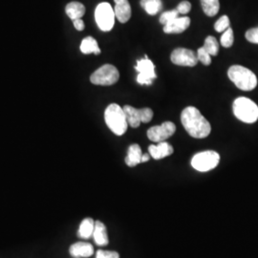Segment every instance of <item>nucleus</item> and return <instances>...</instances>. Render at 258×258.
<instances>
[{
    "label": "nucleus",
    "mask_w": 258,
    "mask_h": 258,
    "mask_svg": "<svg viewBox=\"0 0 258 258\" xmlns=\"http://www.w3.org/2000/svg\"><path fill=\"white\" fill-rule=\"evenodd\" d=\"M232 109L234 116L243 122L253 123L258 120L257 104L248 98H237L233 102Z\"/></svg>",
    "instance_id": "4"
},
{
    "label": "nucleus",
    "mask_w": 258,
    "mask_h": 258,
    "mask_svg": "<svg viewBox=\"0 0 258 258\" xmlns=\"http://www.w3.org/2000/svg\"><path fill=\"white\" fill-rule=\"evenodd\" d=\"M93 237L95 240V243L98 246L103 247L109 243L106 227L102 222L95 221V229L93 232Z\"/></svg>",
    "instance_id": "15"
},
{
    "label": "nucleus",
    "mask_w": 258,
    "mask_h": 258,
    "mask_svg": "<svg viewBox=\"0 0 258 258\" xmlns=\"http://www.w3.org/2000/svg\"><path fill=\"white\" fill-rule=\"evenodd\" d=\"M104 120L111 131L117 136L123 135L128 123L123 109L117 103H111L104 111Z\"/></svg>",
    "instance_id": "2"
},
{
    "label": "nucleus",
    "mask_w": 258,
    "mask_h": 258,
    "mask_svg": "<svg viewBox=\"0 0 258 258\" xmlns=\"http://www.w3.org/2000/svg\"><path fill=\"white\" fill-rule=\"evenodd\" d=\"M141 6L150 16H155L162 8V0H141Z\"/></svg>",
    "instance_id": "21"
},
{
    "label": "nucleus",
    "mask_w": 258,
    "mask_h": 258,
    "mask_svg": "<svg viewBox=\"0 0 258 258\" xmlns=\"http://www.w3.org/2000/svg\"><path fill=\"white\" fill-rule=\"evenodd\" d=\"M220 162V155L213 151L207 150L197 153L191 159V166L194 169L200 172H207L218 166Z\"/></svg>",
    "instance_id": "6"
},
{
    "label": "nucleus",
    "mask_w": 258,
    "mask_h": 258,
    "mask_svg": "<svg viewBox=\"0 0 258 258\" xmlns=\"http://www.w3.org/2000/svg\"><path fill=\"white\" fill-rule=\"evenodd\" d=\"M233 31L231 27L228 28L222 35L221 39H220V44L225 48H230L233 44Z\"/></svg>",
    "instance_id": "24"
},
{
    "label": "nucleus",
    "mask_w": 258,
    "mask_h": 258,
    "mask_svg": "<svg viewBox=\"0 0 258 258\" xmlns=\"http://www.w3.org/2000/svg\"><path fill=\"white\" fill-rule=\"evenodd\" d=\"M65 12H66V15L72 20L82 19L85 14V7L82 3L73 1L67 4Z\"/></svg>",
    "instance_id": "18"
},
{
    "label": "nucleus",
    "mask_w": 258,
    "mask_h": 258,
    "mask_svg": "<svg viewBox=\"0 0 258 258\" xmlns=\"http://www.w3.org/2000/svg\"><path fill=\"white\" fill-rule=\"evenodd\" d=\"M115 16L120 23L127 22L131 18V7L128 0H114Z\"/></svg>",
    "instance_id": "14"
},
{
    "label": "nucleus",
    "mask_w": 258,
    "mask_h": 258,
    "mask_svg": "<svg viewBox=\"0 0 258 258\" xmlns=\"http://www.w3.org/2000/svg\"><path fill=\"white\" fill-rule=\"evenodd\" d=\"M175 124L171 121H165L161 125L152 126L148 130V137L151 142L161 143L170 138L175 133Z\"/></svg>",
    "instance_id": "9"
},
{
    "label": "nucleus",
    "mask_w": 258,
    "mask_h": 258,
    "mask_svg": "<svg viewBox=\"0 0 258 258\" xmlns=\"http://www.w3.org/2000/svg\"><path fill=\"white\" fill-rule=\"evenodd\" d=\"M190 24V19L188 17L177 18L167 23L164 27L166 34H181L184 32Z\"/></svg>",
    "instance_id": "11"
},
{
    "label": "nucleus",
    "mask_w": 258,
    "mask_h": 258,
    "mask_svg": "<svg viewBox=\"0 0 258 258\" xmlns=\"http://www.w3.org/2000/svg\"><path fill=\"white\" fill-rule=\"evenodd\" d=\"M181 121L185 131L194 138H207L211 134V123L196 107L184 108L181 114Z\"/></svg>",
    "instance_id": "1"
},
{
    "label": "nucleus",
    "mask_w": 258,
    "mask_h": 258,
    "mask_svg": "<svg viewBox=\"0 0 258 258\" xmlns=\"http://www.w3.org/2000/svg\"><path fill=\"white\" fill-rule=\"evenodd\" d=\"M81 51L83 54H85V55H89V54L100 55L101 54V49L98 45V42L92 37L83 38L82 44H81Z\"/></svg>",
    "instance_id": "19"
},
{
    "label": "nucleus",
    "mask_w": 258,
    "mask_h": 258,
    "mask_svg": "<svg viewBox=\"0 0 258 258\" xmlns=\"http://www.w3.org/2000/svg\"><path fill=\"white\" fill-rule=\"evenodd\" d=\"M191 9V4L188 2V1H183L181 2L178 7H177V11L179 14H182V15H186L189 13V11Z\"/></svg>",
    "instance_id": "31"
},
{
    "label": "nucleus",
    "mask_w": 258,
    "mask_h": 258,
    "mask_svg": "<svg viewBox=\"0 0 258 258\" xmlns=\"http://www.w3.org/2000/svg\"><path fill=\"white\" fill-rule=\"evenodd\" d=\"M135 69L139 73L137 82L142 85H151L153 80L157 78L155 65L150 59H148L147 55L145 56V58L137 60Z\"/></svg>",
    "instance_id": "8"
},
{
    "label": "nucleus",
    "mask_w": 258,
    "mask_h": 258,
    "mask_svg": "<svg viewBox=\"0 0 258 258\" xmlns=\"http://www.w3.org/2000/svg\"><path fill=\"white\" fill-rule=\"evenodd\" d=\"M115 12L107 2L99 4L95 11V19L97 25L103 32H109L115 23Z\"/></svg>",
    "instance_id": "7"
},
{
    "label": "nucleus",
    "mask_w": 258,
    "mask_h": 258,
    "mask_svg": "<svg viewBox=\"0 0 258 258\" xmlns=\"http://www.w3.org/2000/svg\"><path fill=\"white\" fill-rule=\"evenodd\" d=\"M119 79L120 73L114 65L104 64L91 75L90 82L95 85L110 86L117 83Z\"/></svg>",
    "instance_id": "5"
},
{
    "label": "nucleus",
    "mask_w": 258,
    "mask_h": 258,
    "mask_svg": "<svg viewBox=\"0 0 258 258\" xmlns=\"http://www.w3.org/2000/svg\"><path fill=\"white\" fill-rule=\"evenodd\" d=\"M73 24H74V27L78 30V31H83L84 30V22L81 19H74L73 20Z\"/></svg>",
    "instance_id": "32"
},
{
    "label": "nucleus",
    "mask_w": 258,
    "mask_h": 258,
    "mask_svg": "<svg viewBox=\"0 0 258 258\" xmlns=\"http://www.w3.org/2000/svg\"><path fill=\"white\" fill-rule=\"evenodd\" d=\"M179 18V13L177 10H171V11H167L165 12L161 18H160V23L166 25L167 23H169L170 21H172L173 19Z\"/></svg>",
    "instance_id": "26"
},
{
    "label": "nucleus",
    "mask_w": 258,
    "mask_h": 258,
    "mask_svg": "<svg viewBox=\"0 0 258 258\" xmlns=\"http://www.w3.org/2000/svg\"><path fill=\"white\" fill-rule=\"evenodd\" d=\"M122 109L125 113V117H126V120H127L129 126H131L133 128L139 127L142 122L141 109H137L130 105H124Z\"/></svg>",
    "instance_id": "16"
},
{
    "label": "nucleus",
    "mask_w": 258,
    "mask_h": 258,
    "mask_svg": "<svg viewBox=\"0 0 258 258\" xmlns=\"http://www.w3.org/2000/svg\"><path fill=\"white\" fill-rule=\"evenodd\" d=\"M69 252L75 258L90 257L94 253V247L90 243L77 242L70 247Z\"/></svg>",
    "instance_id": "13"
},
{
    "label": "nucleus",
    "mask_w": 258,
    "mask_h": 258,
    "mask_svg": "<svg viewBox=\"0 0 258 258\" xmlns=\"http://www.w3.org/2000/svg\"><path fill=\"white\" fill-rule=\"evenodd\" d=\"M203 47L210 55H214V56L218 55L219 43H218V41L216 40L215 37H212V36L207 37L205 39Z\"/></svg>",
    "instance_id": "23"
},
{
    "label": "nucleus",
    "mask_w": 258,
    "mask_h": 258,
    "mask_svg": "<svg viewBox=\"0 0 258 258\" xmlns=\"http://www.w3.org/2000/svg\"><path fill=\"white\" fill-rule=\"evenodd\" d=\"M245 37L250 43L258 44V27L249 29V31H247Z\"/></svg>",
    "instance_id": "29"
},
{
    "label": "nucleus",
    "mask_w": 258,
    "mask_h": 258,
    "mask_svg": "<svg viewBox=\"0 0 258 258\" xmlns=\"http://www.w3.org/2000/svg\"><path fill=\"white\" fill-rule=\"evenodd\" d=\"M94 229H95V221L92 218H85L80 225L78 235L83 239H89L91 236H93Z\"/></svg>",
    "instance_id": "20"
},
{
    "label": "nucleus",
    "mask_w": 258,
    "mask_h": 258,
    "mask_svg": "<svg viewBox=\"0 0 258 258\" xmlns=\"http://www.w3.org/2000/svg\"><path fill=\"white\" fill-rule=\"evenodd\" d=\"M149 154L152 158H154L155 160H161L163 158L169 156L173 153V148L171 145H169L166 142H161L158 143V145H151L148 148Z\"/></svg>",
    "instance_id": "12"
},
{
    "label": "nucleus",
    "mask_w": 258,
    "mask_h": 258,
    "mask_svg": "<svg viewBox=\"0 0 258 258\" xmlns=\"http://www.w3.org/2000/svg\"><path fill=\"white\" fill-rule=\"evenodd\" d=\"M201 5L204 13L208 17H214L218 14L220 9L219 0H201Z\"/></svg>",
    "instance_id": "22"
},
{
    "label": "nucleus",
    "mask_w": 258,
    "mask_h": 258,
    "mask_svg": "<svg viewBox=\"0 0 258 258\" xmlns=\"http://www.w3.org/2000/svg\"><path fill=\"white\" fill-rule=\"evenodd\" d=\"M228 28H230V19L227 16H223L214 24V29L218 33H224Z\"/></svg>",
    "instance_id": "25"
},
{
    "label": "nucleus",
    "mask_w": 258,
    "mask_h": 258,
    "mask_svg": "<svg viewBox=\"0 0 258 258\" xmlns=\"http://www.w3.org/2000/svg\"><path fill=\"white\" fill-rule=\"evenodd\" d=\"M96 258H120V254L117 251L99 249L97 251Z\"/></svg>",
    "instance_id": "28"
},
{
    "label": "nucleus",
    "mask_w": 258,
    "mask_h": 258,
    "mask_svg": "<svg viewBox=\"0 0 258 258\" xmlns=\"http://www.w3.org/2000/svg\"><path fill=\"white\" fill-rule=\"evenodd\" d=\"M211 56H212V55H210V54L205 50L204 47H201V48L198 49V51H197L198 60L201 61L204 65L208 66V65H210L212 63V57H211Z\"/></svg>",
    "instance_id": "27"
},
{
    "label": "nucleus",
    "mask_w": 258,
    "mask_h": 258,
    "mask_svg": "<svg viewBox=\"0 0 258 258\" xmlns=\"http://www.w3.org/2000/svg\"><path fill=\"white\" fill-rule=\"evenodd\" d=\"M170 59L174 64L188 67H194L199 61L197 55L194 51L185 48H177L173 50Z\"/></svg>",
    "instance_id": "10"
},
{
    "label": "nucleus",
    "mask_w": 258,
    "mask_h": 258,
    "mask_svg": "<svg viewBox=\"0 0 258 258\" xmlns=\"http://www.w3.org/2000/svg\"><path fill=\"white\" fill-rule=\"evenodd\" d=\"M228 76L235 86L243 91H251L257 85L255 74L241 65H232L228 71Z\"/></svg>",
    "instance_id": "3"
},
{
    "label": "nucleus",
    "mask_w": 258,
    "mask_h": 258,
    "mask_svg": "<svg viewBox=\"0 0 258 258\" xmlns=\"http://www.w3.org/2000/svg\"><path fill=\"white\" fill-rule=\"evenodd\" d=\"M141 117H142V122L148 123L153 118V111L150 108H142L141 109Z\"/></svg>",
    "instance_id": "30"
},
{
    "label": "nucleus",
    "mask_w": 258,
    "mask_h": 258,
    "mask_svg": "<svg viewBox=\"0 0 258 258\" xmlns=\"http://www.w3.org/2000/svg\"><path fill=\"white\" fill-rule=\"evenodd\" d=\"M142 149L140 148V146L137 144L131 145L128 148L127 151V156L125 158V164L130 167L136 166L139 165L142 160Z\"/></svg>",
    "instance_id": "17"
},
{
    "label": "nucleus",
    "mask_w": 258,
    "mask_h": 258,
    "mask_svg": "<svg viewBox=\"0 0 258 258\" xmlns=\"http://www.w3.org/2000/svg\"><path fill=\"white\" fill-rule=\"evenodd\" d=\"M149 158H150V154H144V155L142 156V160H141V162H142V163L148 162V161H149Z\"/></svg>",
    "instance_id": "33"
}]
</instances>
